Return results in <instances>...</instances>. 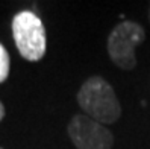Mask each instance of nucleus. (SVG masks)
I'll use <instances>...</instances> for the list:
<instances>
[{"instance_id":"nucleus-1","label":"nucleus","mask_w":150,"mask_h":149,"mask_svg":"<svg viewBox=\"0 0 150 149\" xmlns=\"http://www.w3.org/2000/svg\"><path fill=\"white\" fill-rule=\"evenodd\" d=\"M77 103L83 114L111 125L121 116V105L112 85L102 76H91L81 85L77 91Z\"/></svg>"},{"instance_id":"nucleus-2","label":"nucleus","mask_w":150,"mask_h":149,"mask_svg":"<svg viewBox=\"0 0 150 149\" xmlns=\"http://www.w3.org/2000/svg\"><path fill=\"white\" fill-rule=\"evenodd\" d=\"M12 37L20 55L28 61H40L46 55L47 35L41 19L32 11H21L12 19Z\"/></svg>"},{"instance_id":"nucleus-3","label":"nucleus","mask_w":150,"mask_h":149,"mask_svg":"<svg viewBox=\"0 0 150 149\" xmlns=\"http://www.w3.org/2000/svg\"><path fill=\"white\" fill-rule=\"evenodd\" d=\"M146 40L144 28L137 21L123 20L114 28L108 37L106 49L111 61L121 70L137 67L135 49Z\"/></svg>"},{"instance_id":"nucleus-4","label":"nucleus","mask_w":150,"mask_h":149,"mask_svg":"<svg viewBox=\"0 0 150 149\" xmlns=\"http://www.w3.org/2000/svg\"><path fill=\"white\" fill-rule=\"evenodd\" d=\"M67 131L76 149H112L114 146L111 129L83 113L71 117Z\"/></svg>"},{"instance_id":"nucleus-5","label":"nucleus","mask_w":150,"mask_h":149,"mask_svg":"<svg viewBox=\"0 0 150 149\" xmlns=\"http://www.w3.org/2000/svg\"><path fill=\"white\" fill-rule=\"evenodd\" d=\"M9 70H11L9 53H8L6 47L0 43V84L8 79V76H9Z\"/></svg>"},{"instance_id":"nucleus-6","label":"nucleus","mask_w":150,"mask_h":149,"mask_svg":"<svg viewBox=\"0 0 150 149\" xmlns=\"http://www.w3.org/2000/svg\"><path fill=\"white\" fill-rule=\"evenodd\" d=\"M3 117H5V107H3L2 101H0V122L3 120Z\"/></svg>"},{"instance_id":"nucleus-7","label":"nucleus","mask_w":150,"mask_h":149,"mask_svg":"<svg viewBox=\"0 0 150 149\" xmlns=\"http://www.w3.org/2000/svg\"><path fill=\"white\" fill-rule=\"evenodd\" d=\"M149 21H150V8H149Z\"/></svg>"},{"instance_id":"nucleus-8","label":"nucleus","mask_w":150,"mask_h":149,"mask_svg":"<svg viewBox=\"0 0 150 149\" xmlns=\"http://www.w3.org/2000/svg\"><path fill=\"white\" fill-rule=\"evenodd\" d=\"M0 149H2V148H0Z\"/></svg>"}]
</instances>
